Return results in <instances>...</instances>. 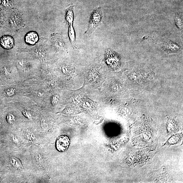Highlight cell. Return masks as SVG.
Returning a JSON list of instances; mask_svg holds the SVG:
<instances>
[{"instance_id": "obj_1", "label": "cell", "mask_w": 183, "mask_h": 183, "mask_svg": "<svg viewBox=\"0 0 183 183\" xmlns=\"http://www.w3.org/2000/svg\"><path fill=\"white\" fill-rule=\"evenodd\" d=\"M102 11L100 7L93 11L91 15L88 27L85 33L90 35L94 33L96 28L102 24Z\"/></svg>"}, {"instance_id": "obj_2", "label": "cell", "mask_w": 183, "mask_h": 183, "mask_svg": "<svg viewBox=\"0 0 183 183\" xmlns=\"http://www.w3.org/2000/svg\"><path fill=\"white\" fill-rule=\"evenodd\" d=\"M70 141L68 137L62 135L59 137L56 140V148L60 152H64L69 148Z\"/></svg>"}, {"instance_id": "obj_3", "label": "cell", "mask_w": 183, "mask_h": 183, "mask_svg": "<svg viewBox=\"0 0 183 183\" xmlns=\"http://www.w3.org/2000/svg\"><path fill=\"white\" fill-rule=\"evenodd\" d=\"M0 45L3 48L11 49L14 46V39L10 36H3L0 38Z\"/></svg>"}, {"instance_id": "obj_4", "label": "cell", "mask_w": 183, "mask_h": 183, "mask_svg": "<svg viewBox=\"0 0 183 183\" xmlns=\"http://www.w3.org/2000/svg\"><path fill=\"white\" fill-rule=\"evenodd\" d=\"M39 40V35L35 32H28L25 37V41L28 44L34 45L37 43Z\"/></svg>"}, {"instance_id": "obj_5", "label": "cell", "mask_w": 183, "mask_h": 183, "mask_svg": "<svg viewBox=\"0 0 183 183\" xmlns=\"http://www.w3.org/2000/svg\"><path fill=\"white\" fill-rule=\"evenodd\" d=\"M52 41L55 46L59 49H62L65 47V44L62 36L56 34L52 37Z\"/></svg>"}, {"instance_id": "obj_6", "label": "cell", "mask_w": 183, "mask_h": 183, "mask_svg": "<svg viewBox=\"0 0 183 183\" xmlns=\"http://www.w3.org/2000/svg\"><path fill=\"white\" fill-rule=\"evenodd\" d=\"M11 26L14 27L20 26L22 22V18L20 15L17 14H13L9 20Z\"/></svg>"}, {"instance_id": "obj_7", "label": "cell", "mask_w": 183, "mask_h": 183, "mask_svg": "<svg viewBox=\"0 0 183 183\" xmlns=\"http://www.w3.org/2000/svg\"><path fill=\"white\" fill-rule=\"evenodd\" d=\"M9 161L13 166L19 169H21L22 168V165L21 162L20 160L16 158L12 157L10 158Z\"/></svg>"}, {"instance_id": "obj_8", "label": "cell", "mask_w": 183, "mask_h": 183, "mask_svg": "<svg viewBox=\"0 0 183 183\" xmlns=\"http://www.w3.org/2000/svg\"><path fill=\"white\" fill-rule=\"evenodd\" d=\"M6 119L7 122L10 124L14 123L15 121V116L13 114L10 113L7 114Z\"/></svg>"}, {"instance_id": "obj_9", "label": "cell", "mask_w": 183, "mask_h": 183, "mask_svg": "<svg viewBox=\"0 0 183 183\" xmlns=\"http://www.w3.org/2000/svg\"><path fill=\"white\" fill-rule=\"evenodd\" d=\"M1 3L4 7H10L12 4L11 0H1Z\"/></svg>"}, {"instance_id": "obj_10", "label": "cell", "mask_w": 183, "mask_h": 183, "mask_svg": "<svg viewBox=\"0 0 183 183\" xmlns=\"http://www.w3.org/2000/svg\"><path fill=\"white\" fill-rule=\"evenodd\" d=\"M6 94L9 96H13L15 93V89L13 88H9L7 89L6 92Z\"/></svg>"}, {"instance_id": "obj_11", "label": "cell", "mask_w": 183, "mask_h": 183, "mask_svg": "<svg viewBox=\"0 0 183 183\" xmlns=\"http://www.w3.org/2000/svg\"><path fill=\"white\" fill-rule=\"evenodd\" d=\"M25 138L28 140H32L34 138V137L31 133L29 131H26L24 134Z\"/></svg>"}, {"instance_id": "obj_12", "label": "cell", "mask_w": 183, "mask_h": 183, "mask_svg": "<svg viewBox=\"0 0 183 183\" xmlns=\"http://www.w3.org/2000/svg\"><path fill=\"white\" fill-rule=\"evenodd\" d=\"M5 17L2 13L0 12V27H1L4 23Z\"/></svg>"}, {"instance_id": "obj_13", "label": "cell", "mask_w": 183, "mask_h": 183, "mask_svg": "<svg viewBox=\"0 0 183 183\" xmlns=\"http://www.w3.org/2000/svg\"><path fill=\"white\" fill-rule=\"evenodd\" d=\"M36 159L40 165L43 163V158L42 156L40 154H37L36 156Z\"/></svg>"}, {"instance_id": "obj_14", "label": "cell", "mask_w": 183, "mask_h": 183, "mask_svg": "<svg viewBox=\"0 0 183 183\" xmlns=\"http://www.w3.org/2000/svg\"><path fill=\"white\" fill-rule=\"evenodd\" d=\"M34 93L36 96L39 97H43L44 95L43 92L41 90H36L34 91Z\"/></svg>"}, {"instance_id": "obj_15", "label": "cell", "mask_w": 183, "mask_h": 183, "mask_svg": "<svg viewBox=\"0 0 183 183\" xmlns=\"http://www.w3.org/2000/svg\"><path fill=\"white\" fill-rule=\"evenodd\" d=\"M176 22L177 26H179V28H182V21H181V19L179 18V17L177 16L176 17Z\"/></svg>"}, {"instance_id": "obj_16", "label": "cell", "mask_w": 183, "mask_h": 183, "mask_svg": "<svg viewBox=\"0 0 183 183\" xmlns=\"http://www.w3.org/2000/svg\"><path fill=\"white\" fill-rule=\"evenodd\" d=\"M22 113L26 117L28 118V119H30V114L26 110H24V111L22 112Z\"/></svg>"}, {"instance_id": "obj_17", "label": "cell", "mask_w": 183, "mask_h": 183, "mask_svg": "<svg viewBox=\"0 0 183 183\" xmlns=\"http://www.w3.org/2000/svg\"><path fill=\"white\" fill-rule=\"evenodd\" d=\"M58 100V98H57V97L56 96H53L52 98V102L53 104H54L56 103L57 102V100Z\"/></svg>"}, {"instance_id": "obj_18", "label": "cell", "mask_w": 183, "mask_h": 183, "mask_svg": "<svg viewBox=\"0 0 183 183\" xmlns=\"http://www.w3.org/2000/svg\"><path fill=\"white\" fill-rule=\"evenodd\" d=\"M12 140L15 143H18V138H16V137L15 136H13L12 138Z\"/></svg>"}, {"instance_id": "obj_19", "label": "cell", "mask_w": 183, "mask_h": 183, "mask_svg": "<svg viewBox=\"0 0 183 183\" xmlns=\"http://www.w3.org/2000/svg\"><path fill=\"white\" fill-rule=\"evenodd\" d=\"M1 3V0H0V3Z\"/></svg>"}]
</instances>
